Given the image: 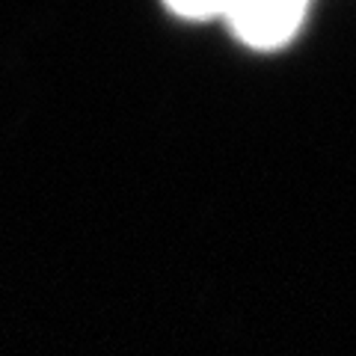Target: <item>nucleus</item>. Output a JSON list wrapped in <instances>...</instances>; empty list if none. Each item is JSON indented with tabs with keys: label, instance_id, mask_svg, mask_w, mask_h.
<instances>
[{
	"label": "nucleus",
	"instance_id": "1",
	"mask_svg": "<svg viewBox=\"0 0 356 356\" xmlns=\"http://www.w3.org/2000/svg\"><path fill=\"white\" fill-rule=\"evenodd\" d=\"M306 13V3H238L226 9L235 36L264 51L291 42Z\"/></svg>",
	"mask_w": 356,
	"mask_h": 356
},
{
	"label": "nucleus",
	"instance_id": "2",
	"mask_svg": "<svg viewBox=\"0 0 356 356\" xmlns=\"http://www.w3.org/2000/svg\"><path fill=\"white\" fill-rule=\"evenodd\" d=\"M170 9L184 18H214V15H226L229 6H222V3H172Z\"/></svg>",
	"mask_w": 356,
	"mask_h": 356
}]
</instances>
